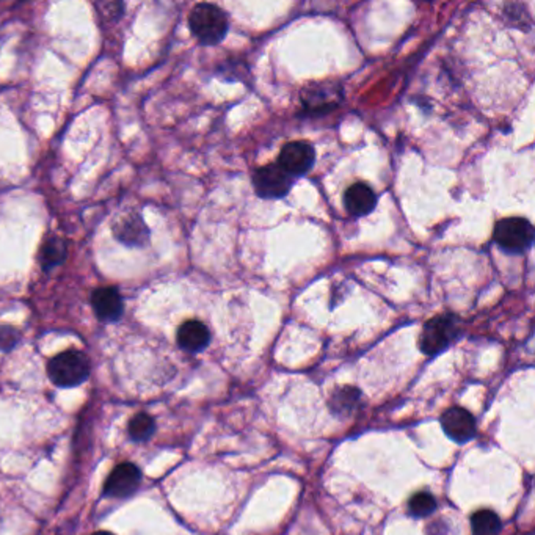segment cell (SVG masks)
<instances>
[{
    "label": "cell",
    "instance_id": "cell-5",
    "mask_svg": "<svg viewBox=\"0 0 535 535\" xmlns=\"http://www.w3.org/2000/svg\"><path fill=\"white\" fill-rule=\"evenodd\" d=\"M296 178L286 173L278 164H267L259 166L253 173V187L259 199H285L291 192Z\"/></svg>",
    "mask_w": 535,
    "mask_h": 535
},
{
    "label": "cell",
    "instance_id": "cell-16",
    "mask_svg": "<svg viewBox=\"0 0 535 535\" xmlns=\"http://www.w3.org/2000/svg\"><path fill=\"white\" fill-rule=\"evenodd\" d=\"M474 535H498L501 532V520L493 510H477L471 516Z\"/></svg>",
    "mask_w": 535,
    "mask_h": 535
},
{
    "label": "cell",
    "instance_id": "cell-11",
    "mask_svg": "<svg viewBox=\"0 0 535 535\" xmlns=\"http://www.w3.org/2000/svg\"><path fill=\"white\" fill-rule=\"evenodd\" d=\"M176 339L182 351L197 353L205 351L211 343V331L201 320L192 319V320H185L184 324L179 327Z\"/></svg>",
    "mask_w": 535,
    "mask_h": 535
},
{
    "label": "cell",
    "instance_id": "cell-9",
    "mask_svg": "<svg viewBox=\"0 0 535 535\" xmlns=\"http://www.w3.org/2000/svg\"><path fill=\"white\" fill-rule=\"evenodd\" d=\"M93 311L96 314V318L100 319L101 322L112 324L117 322L125 312V302L119 294L117 288L107 286V288H98L92 292L90 297Z\"/></svg>",
    "mask_w": 535,
    "mask_h": 535
},
{
    "label": "cell",
    "instance_id": "cell-14",
    "mask_svg": "<svg viewBox=\"0 0 535 535\" xmlns=\"http://www.w3.org/2000/svg\"><path fill=\"white\" fill-rule=\"evenodd\" d=\"M302 100L308 112H325L336 107L341 98H337L336 93L330 94V90L325 86V84H319V85L306 86Z\"/></svg>",
    "mask_w": 535,
    "mask_h": 535
},
{
    "label": "cell",
    "instance_id": "cell-7",
    "mask_svg": "<svg viewBox=\"0 0 535 535\" xmlns=\"http://www.w3.org/2000/svg\"><path fill=\"white\" fill-rule=\"evenodd\" d=\"M316 162V151L308 142H289L281 148L278 166H281L286 173H289L292 178L304 176L310 172Z\"/></svg>",
    "mask_w": 535,
    "mask_h": 535
},
{
    "label": "cell",
    "instance_id": "cell-6",
    "mask_svg": "<svg viewBox=\"0 0 535 535\" xmlns=\"http://www.w3.org/2000/svg\"><path fill=\"white\" fill-rule=\"evenodd\" d=\"M112 232L118 242L126 247H135V248L150 244V238H151L150 228L146 225L142 214L137 211L119 214L113 222Z\"/></svg>",
    "mask_w": 535,
    "mask_h": 535
},
{
    "label": "cell",
    "instance_id": "cell-4",
    "mask_svg": "<svg viewBox=\"0 0 535 535\" xmlns=\"http://www.w3.org/2000/svg\"><path fill=\"white\" fill-rule=\"evenodd\" d=\"M457 319L452 314H442L426 322L419 336V349L426 355L434 357L450 347L456 339Z\"/></svg>",
    "mask_w": 535,
    "mask_h": 535
},
{
    "label": "cell",
    "instance_id": "cell-1",
    "mask_svg": "<svg viewBox=\"0 0 535 535\" xmlns=\"http://www.w3.org/2000/svg\"><path fill=\"white\" fill-rule=\"evenodd\" d=\"M189 27L193 36L203 46H217L225 40L230 20L225 12L214 4H199L189 14Z\"/></svg>",
    "mask_w": 535,
    "mask_h": 535
},
{
    "label": "cell",
    "instance_id": "cell-20",
    "mask_svg": "<svg viewBox=\"0 0 535 535\" xmlns=\"http://www.w3.org/2000/svg\"><path fill=\"white\" fill-rule=\"evenodd\" d=\"M93 535H115V534H110V532H106V531H100V532H94V534Z\"/></svg>",
    "mask_w": 535,
    "mask_h": 535
},
{
    "label": "cell",
    "instance_id": "cell-10",
    "mask_svg": "<svg viewBox=\"0 0 535 535\" xmlns=\"http://www.w3.org/2000/svg\"><path fill=\"white\" fill-rule=\"evenodd\" d=\"M444 434L456 443H466L476 435V419L462 407H452L442 417Z\"/></svg>",
    "mask_w": 535,
    "mask_h": 535
},
{
    "label": "cell",
    "instance_id": "cell-19",
    "mask_svg": "<svg viewBox=\"0 0 535 535\" xmlns=\"http://www.w3.org/2000/svg\"><path fill=\"white\" fill-rule=\"evenodd\" d=\"M20 343V333L13 327H0V351H13Z\"/></svg>",
    "mask_w": 535,
    "mask_h": 535
},
{
    "label": "cell",
    "instance_id": "cell-17",
    "mask_svg": "<svg viewBox=\"0 0 535 535\" xmlns=\"http://www.w3.org/2000/svg\"><path fill=\"white\" fill-rule=\"evenodd\" d=\"M154 429H156L154 419L146 413H139L131 419L127 432L134 442H146L148 438H151Z\"/></svg>",
    "mask_w": 535,
    "mask_h": 535
},
{
    "label": "cell",
    "instance_id": "cell-12",
    "mask_svg": "<svg viewBox=\"0 0 535 535\" xmlns=\"http://www.w3.org/2000/svg\"><path fill=\"white\" fill-rule=\"evenodd\" d=\"M344 206L353 217H364L376 209V192L364 182L352 184L344 193Z\"/></svg>",
    "mask_w": 535,
    "mask_h": 535
},
{
    "label": "cell",
    "instance_id": "cell-15",
    "mask_svg": "<svg viewBox=\"0 0 535 535\" xmlns=\"http://www.w3.org/2000/svg\"><path fill=\"white\" fill-rule=\"evenodd\" d=\"M361 399V393L353 386H344L336 393H333L330 399V409L335 415H347L357 409Z\"/></svg>",
    "mask_w": 535,
    "mask_h": 535
},
{
    "label": "cell",
    "instance_id": "cell-2",
    "mask_svg": "<svg viewBox=\"0 0 535 535\" xmlns=\"http://www.w3.org/2000/svg\"><path fill=\"white\" fill-rule=\"evenodd\" d=\"M47 374L57 386L73 388L90 376V361L80 351L61 352L47 364Z\"/></svg>",
    "mask_w": 535,
    "mask_h": 535
},
{
    "label": "cell",
    "instance_id": "cell-8",
    "mask_svg": "<svg viewBox=\"0 0 535 535\" xmlns=\"http://www.w3.org/2000/svg\"><path fill=\"white\" fill-rule=\"evenodd\" d=\"M142 473L133 463H121L113 468L112 473L107 477L104 485V495L107 498H129L133 496L140 487Z\"/></svg>",
    "mask_w": 535,
    "mask_h": 535
},
{
    "label": "cell",
    "instance_id": "cell-3",
    "mask_svg": "<svg viewBox=\"0 0 535 535\" xmlns=\"http://www.w3.org/2000/svg\"><path fill=\"white\" fill-rule=\"evenodd\" d=\"M493 239L502 251L510 255H522L532 247L534 228L526 218H502L496 222Z\"/></svg>",
    "mask_w": 535,
    "mask_h": 535
},
{
    "label": "cell",
    "instance_id": "cell-13",
    "mask_svg": "<svg viewBox=\"0 0 535 535\" xmlns=\"http://www.w3.org/2000/svg\"><path fill=\"white\" fill-rule=\"evenodd\" d=\"M67 242L59 236H49L45 239L38 255L41 269L45 272L53 271V267L63 264L67 261Z\"/></svg>",
    "mask_w": 535,
    "mask_h": 535
},
{
    "label": "cell",
    "instance_id": "cell-18",
    "mask_svg": "<svg viewBox=\"0 0 535 535\" xmlns=\"http://www.w3.org/2000/svg\"><path fill=\"white\" fill-rule=\"evenodd\" d=\"M436 509V501L429 491H417L409 501V512L415 518H426L432 515Z\"/></svg>",
    "mask_w": 535,
    "mask_h": 535
}]
</instances>
